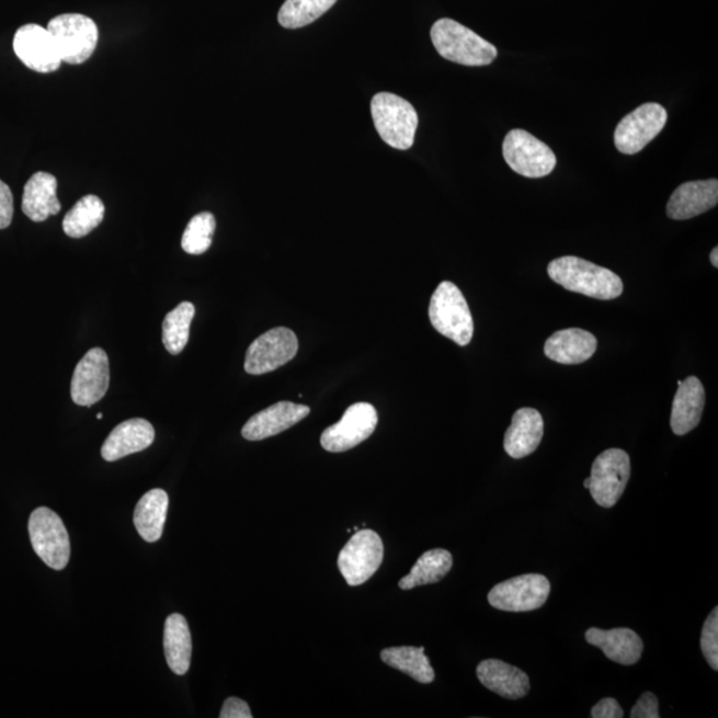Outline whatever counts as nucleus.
<instances>
[{
	"mask_svg": "<svg viewBox=\"0 0 718 718\" xmlns=\"http://www.w3.org/2000/svg\"><path fill=\"white\" fill-rule=\"evenodd\" d=\"M547 272L554 283L579 295L604 301L623 295V281L616 273L574 255L549 262Z\"/></svg>",
	"mask_w": 718,
	"mask_h": 718,
	"instance_id": "f257e3e1",
	"label": "nucleus"
},
{
	"mask_svg": "<svg viewBox=\"0 0 718 718\" xmlns=\"http://www.w3.org/2000/svg\"><path fill=\"white\" fill-rule=\"evenodd\" d=\"M431 42L446 60L467 67L489 66L498 49L464 24L443 18L431 27Z\"/></svg>",
	"mask_w": 718,
	"mask_h": 718,
	"instance_id": "f03ea898",
	"label": "nucleus"
},
{
	"mask_svg": "<svg viewBox=\"0 0 718 718\" xmlns=\"http://www.w3.org/2000/svg\"><path fill=\"white\" fill-rule=\"evenodd\" d=\"M372 116L377 133L387 146L408 151L413 147L418 114L408 100L390 92H380L372 100Z\"/></svg>",
	"mask_w": 718,
	"mask_h": 718,
	"instance_id": "7ed1b4c3",
	"label": "nucleus"
},
{
	"mask_svg": "<svg viewBox=\"0 0 718 718\" xmlns=\"http://www.w3.org/2000/svg\"><path fill=\"white\" fill-rule=\"evenodd\" d=\"M430 322L436 332L459 346H467L474 335L470 308L457 285L443 281L429 306Z\"/></svg>",
	"mask_w": 718,
	"mask_h": 718,
	"instance_id": "20e7f679",
	"label": "nucleus"
},
{
	"mask_svg": "<svg viewBox=\"0 0 718 718\" xmlns=\"http://www.w3.org/2000/svg\"><path fill=\"white\" fill-rule=\"evenodd\" d=\"M52 34L61 61L68 65H83L95 53L99 30L91 18L81 14L58 15L49 21Z\"/></svg>",
	"mask_w": 718,
	"mask_h": 718,
	"instance_id": "39448f33",
	"label": "nucleus"
},
{
	"mask_svg": "<svg viewBox=\"0 0 718 718\" xmlns=\"http://www.w3.org/2000/svg\"><path fill=\"white\" fill-rule=\"evenodd\" d=\"M29 533L37 557L53 570H65L70 561L71 545L59 515L47 508L36 509L30 516Z\"/></svg>",
	"mask_w": 718,
	"mask_h": 718,
	"instance_id": "423d86ee",
	"label": "nucleus"
},
{
	"mask_svg": "<svg viewBox=\"0 0 718 718\" xmlns=\"http://www.w3.org/2000/svg\"><path fill=\"white\" fill-rule=\"evenodd\" d=\"M503 158L512 171L528 179L548 176L558 162L547 144L523 129H512L504 137Z\"/></svg>",
	"mask_w": 718,
	"mask_h": 718,
	"instance_id": "0eeeda50",
	"label": "nucleus"
},
{
	"mask_svg": "<svg viewBox=\"0 0 718 718\" xmlns=\"http://www.w3.org/2000/svg\"><path fill=\"white\" fill-rule=\"evenodd\" d=\"M384 560V543L373 529L355 533L339 557V568L346 583L357 586L367 582L378 571Z\"/></svg>",
	"mask_w": 718,
	"mask_h": 718,
	"instance_id": "6e6552de",
	"label": "nucleus"
},
{
	"mask_svg": "<svg viewBox=\"0 0 718 718\" xmlns=\"http://www.w3.org/2000/svg\"><path fill=\"white\" fill-rule=\"evenodd\" d=\"M630 477L629 455L622 448H609L593 461L590 491L599 505L614 508L620 501Z\"/></svg>",
	"mask_w": 718,
	"mask_h": 718,
	"instance_id": "1a4fd4ad",
	"label": "nucleus"
},
{
	"mask_svg": "<svg viewBox=\"0 0 718 718\" xmlns=\"http://www.w3.org/2000/svg\"><path fill=\"white\" fill-rule=\"evenodd\" d=\"M668 112L659 103L640 105L617 124L615 130V147L624 155H636L642 151L649 143L664 129Z\"/></svg>",
	"mask_w": 718,
	"mask_h": 718,
	"instance_id": "9d476101",
	"label": "nucleus"
},
{
	"mask_svg": "<svg viewBox=\"0 0 718 718\" xmlns=\"http://www.w3.org/2000/svg\"><path fill=\"white\" fill-rule=\"evenodd\" d=\"M549 592L551 584L543 574H521L497 584L489 593V603L505 612H529L543 607Z\"/></svg>",
	"mask_w": 718,
	"mask_h": 718,
	"instance_id": "9b49d317",
	"label": "nucleus"
},
{
	"mask_svg": "<svg viewBox=\"0 0 718 718\" xmlns=\"http://www.w3.org/2000/svg\"><path fill=\"white\" fill-rule=\"evenodd\" d=\"M378 424L377 410L371 403L351 406L342 420L323 431L321 445L329 453H343L371 438Z\"/></svg>",
	"mask_w": 718,
	"mask_h": 718,
	"instance_id": "f8f14e48",
	"label": "nucleus"
},
{
	"mask_svg": "<svg viewBox=\"0 0 718 718\" xmlns=\"http://www.w3.org/2000/svg\"><path fill=\"white\" fill-rule=\"evenodd\" d=\"M298 340L287 328H274L259 337L249 346L246 357V372L252 376L277 371L296 357Z\"/></svg>",
	"mask_w": 718,
	"mask_h": 718,
	"instance_id": "ddd939ff",
	"label": "nucleus"
},
{
	"mask_svg": "<svg viewBox=\"0 0 718 718\" xmlns=\"http://www.w3.org/2000/svg\"><path fill=\"white\" fill-rule=\"evenodd\" d=\"M109 387V355L103 349L93 347L75 367L71 383L72 401L89 408L107 395Z\"/></svg>",
	"mask_w": 718,
	"mask_h": 718,
	"instance_id": "4468645a",
	"label": "nucleus"
},
{
	"mask_svg": "<svg viewBox=\"0 0 718 718\" xmlns=\"http://www.w3.org/2000/svg\"><path fill=\"white\" fill-rule=\"evenodd\" d=\"M14 52L24 66L36 72H54L61 65L52 34L39 24H24L16 31Z\"/></svg>",
	"mask_w": 718,
	"mask_h": 718,
	"instance_id": "2eb2a0df",
	"label": "nucleus"
},
{
	"mask_svg": "<svg viewBox=\"0 0 718 718\" xmlns=\"http://www.w3.org/2000/svg\"><path fill=\"white\" fill-rule=\"evenodd\" d=\"M718 203L717 179L689 181L677 186L666 205V215L672 220H689L715 208Z\"/></svg>",
	"mask_w": 718,
	"mask_h": 718,
	"instance_id": "dca6fc26",
	"label": "nucleus"
},
{
	"mask_svg": "<svg viewBox=\"0 0 718 718\" xmlns=\"http://www.w3.org/2000/svg\"><path fill=\"white\" fill-rule=\"evenodd\" d=\"M308 406L278 402L253 415L242 428L241 434L248 441H262L283 433L308 417Z\"/></svg>",
	"mask_w": 718,
	"mask_h": 718,
	"instance_id": "f3484780",
	"label": "nucleus"
},
{
	"mask_svg": "<svg viewBox=\"0 0 718 718\" xmlns=\"http://www.w3.org/2000/svg\"><path fill=\"white\" fill-rule=\"evenodd\" d=\"M153 441L152 424L141 418H134V420L117 424L111 431L102 447V457L107 461L126 458L130 454L144 452L152 445Z\"/></svg>",
	"mask_w": 718,
	"mask_h": 718,
	"instance_id": "a211bd4d",
	"label": "nucleus"
},
{
	"mask_svg": "<svg viewBox=\"0 0 718 718\" xmlns=\"http://www.w3.org/2000/svg\"><path fill=\"white\" fill-rule=\"evenodd\" d=\"M545 435V422L538 410L524 408L512 418L505 431L504 449L511 458L522 459L536 452Z\"/></svg>",
	"mask_w": 718,
	"mask_h": 718,
	"instance_id": "6ab92c4d",
	"label": "nucleus"
},
{
	"mask_svg": "<svg viewBox=\"0 0 718 718\" xmlns=\"http://www.w3.org/2000/svg\"><path fill=\"white\" fill-rule=\"evenodd\" d=\"M585 640L589 645L601 648L611 661L622 665L639 663L645 649L640 636L629 628H590L585 632Z\"/></svg>",
	"mask_w": 718,
	"mask_h": 718,
	"instance_id": "aec40b11",
	"label": "nucleus"
},
{
	"mask_svg": "<svg viewBox=\"0 0 718 718\" xmlns=\"http://www.w3.org/2000/svg\"><path fill=\"white\" fill-rule=\"evenodd\" d=\"M477 676L487 689L509 700L526 697L531 688L528 674L502 660H483L477 668Z\"/></svg>",
	"mask_w": 718,
	"mask_h": 718,
	"instance_id": "412c9836",
	"label": "nucleus"
},
{
	"mask_svg": "<svg viewBox=\"0 0 718 718\" xmlns=\"http://www.w3.org/2000/svg\"><path fill=\"white\" fill-rule=\"evenodd\" d=\"M704 408L705 390L702 380L697 377L679 380L671 414L673 433L683 436L695 430L702 421Z\"/></svg>",
	"mask_w": 718,
	"mask_h": 718,
	"instance_id": "4be33fe9",
	"label": "nucleus"
},
{
	"mask_svg": "<svg viewBox=\"0 0 718 718\" xmlns=\"http://www.w3.org/2000/svg\"><path fill=\"white\" fill-rule=\"evenodd\" d=\"M58 180L52 173L37 172L24 185L22 210L31 221L43 223L58 215L61 205L58 195Z\"/></svg>",
	"mask_w": 718,
	"mask_h": 718,
	"instance_id": "5701e85b",
	"label": "nucleus"
},
{
	"mask_svg": "<svg viewBox=\"0 0 718 718\" xmlns=\"http://www.w3.org/2000/svg\"><path fill=\"white\" fill-rule=\"evenodd\" d=\"M597 349L596 337L586 330L572 328L559 330L549 337L545 354L563 365H579L589 361Z\"/></svg>",
	"mask_w": 718,
	"mask_h": 718,
	"instance_id": "b1692460",
	"label": "nucleus"
},
{
	"mask_svg": "<svg viewBox=\"0 0 718 718\" xmlns=\"http://www.w3.org/2000/svg\"><path fill=\"white\" fill-rule=\"evenodd\" d=\"M170 498L164 490L153 489L136 505L134 523L137 533L148 543L160 540L167 521Z\"/></svg>",
	"mask_w": 718,
	"mask_h": 718,
	"instance_id": "393cba45",
	"label": "nucleus"
},
{
	"mask_svg": "<svg viewBox=\"0 0 718 718\" xmlns=\"http://www.w3.org/2000/svg\"><path fill=\"white\" fill-rule=\"evenodd\" d=\"M164 653L173 673L183 676L190 671L192 659V636L183 615L173 614L164 626Z\"/></svg>",
	"mask_w": 718,
	"mask_h": 718,
	"instance_id": "a878e982",
	"label": "nucleus"
},
{
	"mask_svg": "<svg viewBox=\"0 0 718 718\" xmlns=\"http://www.w3.org/2000/svg\"><path fill=\"white\" fill-rule=\"evenodd\" d=\"M452 568V554L442 548L430 549L418 559L408 577L399 582V589L413 590L415 586L438 583L446 578Z\"/></svg>",
	"mask_w": 718,
	"mask_h": 718,
	"instance_id": "bb28decb",
	"label": "nucleus"
},
{
	"mask_svg": "<svg viewBox=\"0 0 718 718\" xmlns=\"http://www.w3.org/2000/svg\"><path fill=\"white\" fill-rule=\"evenodd\" d=\"M380 659L395 670L409 674L418 683L430 684L434 682L435 672L428 656L424 654L423 647L386 648L380 652Z\"/></svg>",
	"mask_w": 718,
	"mask_h": 718,
	"instance_id": "cd10ccee",
	"label": "nucleus"
},
{
	"mask_svg": "<svg viewBox=\"0 0 718 718\" xmlns=\"http://www.w3.org/2000/svg\"><path fill=\"white\" fill-rule=\"evenodd\" d=\"M104 212V204L98 196L89 195L80 198L65 217V233L71 239H81L90 235L102 224Z\"/></svg>",
	"mask_w": 718,
	"mask_h": 718,
	"instance_id": "c85d7f7f",
	"label": "nucleus"
},
{
	"mask_svg": "<svg viewBox=\"0 0 718 718\" xmlns=\"http://www.w3.org/2000/svg\"><path fill=\"white\" fill-rule=\"evenodd\" d=\"M196 309L191 303H181L162 322V343L172 355L184 351L190 341V330Z\"/></svg>",
	"mask_w": 718,
	"mask_h": 718,
	"instance_id": "c756f323",
	"label": "nucleus"
},
{
	"mask_svg": "<svg viewBox=\"0 0 718 718\" xmlns=\"http://www.w3.org/2000/svg\"><path fill=\"white\" fill-rule=\"evenodd\" d=\"M335 2L337 0H286L278 12V23L290 30L309 26L332 9Z\"/></svg>",
	"mask_w": 718,
	"mask_h": 718,
	"instance_id": "7c9ffc66",
	"label": "nucleus"
},
{
	"mask_svg": "<svg viewBox=\"0 0 718 718\" xmlns=\"http://www.w3.org/2000/svg\"><path fill=\"white\" fill-rule=\"evenodd\" d=\"M216 230V218L209 212H203L192 218L186 225L181 247L189 254H203L212 246V237Z\"/></svg>",
	"mask_w": 718,
	"mask_h": 718,
	"instance_id": "2f4dec72",
	"label": "nucleus"
},
{
	"mask_svg": "<svg viewBox=\"0 0 718 718\" xmlns=\"http://www.w3.org/2000/svg\"><path fill=\"white\" fill-rule=\"evenodd\" d=\"M702 651L708 664L718 670V608L711 611L702 634Z\"/></svg>",
	"mask_w": 718,
	"mask_h": 718,
	"instance_id": "473e14b6",
	"label": "nucleus"
},
{
	"mask_svg": "<svg viewBox=\"0 0 718 718\" xmlns=\"http://www.w3.org/2000/svg\"><path fill=\"white\" fill-rule=\"evenodd\" d=\"M659 700L652 692H646L630 710V718H659Z\"/></svg>",
	"mask_w": 718,
	"mask_h": 718,
	"instance_id": "72a5a7b5",
	"label": "nucleus"
},
{
	"mask_svg": "<svg viewBox=\"0 0 718 718\" xmlns=\"http://www.w3.org/2000/svg\"><path fill=\"white\" fill-rule=\"evenodd\" d=\"M14 217V197L10 186L0 180V229L10 227Z\"/></svg>",
	"mask_w": 718,
	"mask_h": 718,
	"instance_id": "f704fd0d",
	"label": "nucleus"
},
{
	"mask_svg": "<svg viewBox=\"0 0 718 718\" xmlns=\"http://www.w3.org/2000/svg\"><path fill=\"white\" fill-rule=\"evenodd\" d=\"M221 718H252L251 708L249 705L237 697H229L224 703L220 714Z\"/></svg>",
	"mask_w": 718,
	"mask_h": 718,
	"instance_id": "c9c22d12",
	"label": "nucleus"
},
{
	"mask_svg": "<svg viewBox=\"0 0 718 718\" xmlns=\"http://www.w3.org/2000/svg\"><path fill=\"white\" fill-rule=\"evenodd\" d=\"M624 710L615 698H603L591 710L592 718H622Z\"/></svg>",
	"mask_w": 718,
	"mask_h": 718,
	"instance_id": "e433bc0d",
	"label": "nucleus"
},
{
	"mask_svg": "<svg viewBox=\"0 0 718 718\" xmlns=\"http://www.w3.org/2000/svg\"><path fill=\"white\" fill-rule=\"evenodd\" d=\"M710 262H711V265H714L715 267H718V248H715L714 251H711Z\"/></svg>",
	"mask_w": 718,
	"mask_h": 718,
	"instance_id": "4c0bfd02",
	"label": "nucleus"
},
{
	"mask_svg": "<svg viewBox=\"0 0 718 718\" xmlns=\"http://www.w3.org/2000/svg\"><path fill=\"white\" fill-rule=\"evenodd\" d=\"M590 486H591V478H586V479L584 480V487H585V489H590Z\"/></svg>",
	"mask_w": 718,
	"mask_h": 718,
	"instance_id": "58836bf2",
	"label": "nucleus"
},
{
	"mask_svg": "<svg viewBox=\"0 0 718 718\" xmlns=\"http://www.w3.org/2000/svg\"><path fill=\"white\" fill-rule=\"evenodd\" d=\"M96 418H98V420H103V414H102V413H99V414L96 415Z\"/></svg>",
	"mask_w": 718,
	"mask_h": 718,
	"instance_id": "ea45409f",
	"label": "nucleus"
}]
</instances>
